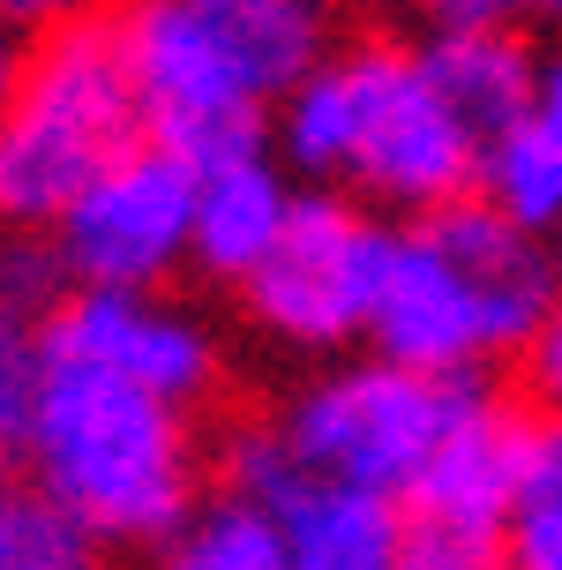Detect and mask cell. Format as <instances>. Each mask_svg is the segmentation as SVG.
<instances>
[{
	"mask_svg": "<svg viewBox=\"0 0 562 570\" xmlns=\"http://www.w3.org/2000/svg\"><path fill=\"white\" fill-rule=\"evenodd\" d=\"M270 142L300 180L397 218L473 203L487 173V142L443 98L427 53L391 38L331 46L278 106Z\"/></svg>",
	"mask_w": 562,
	"mask_h": 570,
	"instance_id": "obj_1",
	"label": "cell"
},
{
	"mask_svg": "<svg viewBox=\"0 0 562 570\" xmlns=\"http://www.w3.org/2000/svg\"><path fill=\"white\" fill-rule=\"evenodd\" d=\"M112 30L142 136L203 173L270 150L278 106L331 53V0H128Z\"/></svg>",
	"mask_w": 562,
	"mask_h": 570,
	"instance_id": "obj_2",
	"label": "cell"
},
{
	"mask_svg": "<svg viewBox=\"0 0 562 570\" xmlns=\"http://www.w3.org/2000/svg\"><path fill=\"white\" fill-rule=\"evenodd\" d=\"M23 481L83 518L106 548H166L210 503L196 413L90 361H68L46 338L23 428Z\"/></svg>",
	"mask_w": 562,
	"mask_h": 570,
	"instance_id": "obj_3",
	"label": "cell"
},
{
	"mask_svg": "<svg viewBox=\"0 0 562 570\" xmlns=\"http://www.w3.org/2000/svg\"><path fill=\"white\" fill-rule=\"evenodd\" d=\"M562 293V256L548 233L510 226L487 196L450 203L435 218H405L391 233L367 353L397 368L480 383L510 353L540 338Z\"/></svg>",
	"mask_w": 562,
	"mask_h": 570,
	"instance_id": "obj_4",
	"label": "cell"
},
{
	"mask_svg": "<svg viewBox=\"0 0 562 570\" xmlns=\"http://www.w3.org/2000/svg\"><path fill=\"white\" fill-rule=\"evenodd\" d=\"M142 142V98L120 30L98 23L30 38L23 83L0 120V226L53 233L68 203Z\"/></svg>",
	"mask_w": 562,
	"mask_h": 570,
	"instance_id": "obj_5",
	"label": "cell"
},
{
	"mask_svg": "<svg viewBox=\"0 0 562 570\" xmlns=\"http://www.w3.org/2000/svg\"><path fill=\"white\" fill-rule=\"evenodd\" d=\"M457 399H465V383H450V375H421L383 353H361V361H331L323 375H308L300 399L285 405L278 435L315 481L367 488L405 511Z\"/></svg>",
	"mask_w": 562,
	"mask_h": 570,
	"instance_id": "obj_6",
	"label": "cell"
},
{
	"mask_svg": "<svg viewBox=\"0 0 562 570\" xmlns=\"http://www.w3.org/2000/svg\"><path fill=\"white\" fill-rule=\"evenodd\" d=\"M391 233L397 226H383L367 203L337 196V188H300L293 226L278 233V248L240 285L248 323L270 345L308 353V361H337L345 345H367Z\"/></svg>",
	"mask_w": 562,
	"mask_h": 570,
	"instance_id": "obj_7",
	"label": "cell"
},
{
	"mask_svg": "<svg viewBox=\"0 0 562 570\" xmlns=\"http://www.w3.org/2000/svg\"><path fill=\"white\" fill-rule=\"evenodd\" d=\"M196 188L203 173L180 150L142 136L53 226L68 293H166L196 263Z\"/></svg>",
	"mask_w": 562,
	"mask_h": 570,
	"instance_id": "obj_8",
	"label": "cell"
},
{
	"mask_svg": "<svg viewBox=\"0 0 562 570\" xmlns=\"http://www.w3.org/2000/svg\"><path fill=\"white\" fill-rule=\"evenodd\" d=\"M225 495H240L278 525L285 570H397L413 518L391 495L367 488H337L315 481L300 458L285 451L278 428H240L218 458Z\"/></svg>",
	"mask_w": 562,
	"mask_h": 570,
	"instance_id": "obj_9",
	"label": "cell"
},
{
	"mask_svg": "<svg viewBox=\"0 0 562 570\" xmlns=\"http://www.w3.org/2000/svg\"><path fill=\"white\" fill-rule=\"evenodd\" d=\"M38 338L68 353V361H90V368L120 375L136 391H158V399L188 405L196 413L218 383V338L196 308H180L172 293H68Z\"/></svg>",
	"mask_w": 562,
	"mask_h": 570,
	"instance_id": "obj_10",
	"label": "cell"
},
{
	"mask_svg": "<svg viewBox=\"0 0 562 570\" xmlns=\"http://www.w3.org/2000/svg\"><path fill=\"white\" fill-rule=\"evenodd\" d=\"M525 451H533V421L503 391L465 383V399L450 413L427 473L405 495V518L413 525H457V533H503V511H510V495H517Z\"/></svg>",
	"mask_w": 562,
	"mask_h": 570,
	"instance_id": "obj_11",
	"label": "cell"
},
{
	"mask_svg": "<svg viewBox=\"0 0 562 570\" xmlns=\"http://www.w3.org/2000/svg\"><path fill=\"white\" fill-rule=\"evenodd\" d=\"M293 166L278 150H248V158H225V166H203L196 188V271L218 285L255 278V263L278 248V233L293 226Z\"/></svg>",
	"mask_w": 562,
	"mask_h": 570,
	"instance_id": "obj_12",
	"label": "cell"
},
{
	"mask_svg": "<svg viewBox=\"0 0 562 570\" xmlns=\"http://www.w3.org/2000/svg\"><path fill=\"white\" fill-rule=\"evenodd\" d=\"M480 196L495 203L510 226L548 233V240L562 233V53L540 60L533 98L495 136L487 173H480Z\"/></svg>",
	"mask_w": 562,
	"mask_h": 570,
	"instance_id": "obj_13",
	"label": "cell"
},
{
	"mask_svg": "<svg viewBox=\"0 0 562 570\" xmlns=\"http://www.w3.org/2000/svg\"><path fill=\"white\" fill-rule=\"evenodd\" d=\"M421 53H427V68H435L443 98L473 120V136L495 150V136L517 120V106L533 98V76H540V60L525 53V38H517V30H480V23H435L421 38Z\"/></svg>",
	"mask_w": 562,
	"mask_h": 570,
	"instance_id": "obj_14",
	"label": "cell"
},
{
	"mask_svg": "<svg viewBox=\"0 0 562 570\" xmlns=\"http://www.w3.org/2000/svg\"><path fill=\"white\" fill-rule=\"evenodd\" d=\"M112 548L38 481H0V570H106Z\"/></svg>",
	"mask_w": 562,
	"mask_h": 570,
	"instance_id": "obj_15",
	"label": "cell"
},
{
	"mask_svg": "<svg viewBox=\"0 0 562 570\" xmlns=\"http://www.w3.org/2000/svg\"><path fill=\"white\" fill-rule=\"evenodd\" d=\"M150 570H285V548L255 503L218 488L166 548H150Z\"/></svg>",
	"mask_w": 562,
	"mask_h": 570,
	"instance_id": "obj_16",
	"label": "cell"
},
{
	"mask_svg": "<svg viewBox=\"0 0 562 570\" xmlns=\"http://www.w3.org/2000/svg\"><path fill=\"white\" fill-rule=\"evenodd\" d=\"M503 556L510 570H562V428L540 421L533 451H525V473H517V495L503 511Z\"/></svg>",
	"mask_w": 562,
	"mask_h": 570,
	"instance_id": "obj_17",
	"label": "cell"
},
{
	"mask_svg": "<svg viewBox=\"0 0 562 570\" xmlns=\"http://www.w3.org/2000/svg\"><path fill=\"white\" fill-rule=\"evenodd\" d=\"M60 301H68V271H60L53 233L0 226V315H16V323H38V331H46V315H53Z\"/></svg>",
	"mask_w": 562,
	"mask_h": 570,
	"instance_id": "obj_18",
	"label": "cell"
},
{
	"mask_svg": "<svg viewBox=\"0 0 562 570\" xmlns=\"http://www.w3.org/2000/svg\"><path fill=\"white\" fill-rule=\"evenodd\" d=\"M30 391H38V323L0 315V481H8V465L23 458Z\"/></svg>",
	"mask_w": 562,
	"mask_h": 570,
	"instance_id": "obj_19",
	"label": "cell"
},
{
	"mask_svg": "<svg viewBox=\"0 0 562 570\" xmlns=\"http://www.w3.org/2000/svg\"><path fill=\"white\" fill-rule=\"evenodd\" d=\"M397 570H510L495 533H457V525H413Z\"/></svg>",
	"mask_w": 562,
	"mask_h": 570,
	"instance_id": "obj_20",
	"label": "cell"
},
{
	"mask_svg": "<svg viewBox=\"0 0 562 570\" xmlns=\"http://www.w3.org/2000/svg\"><path fill=\"white\" fill-rule=\"evenodd\" d=\"M435 23H480V30H525V23H555L562 0H427Z\"/></svg>",
	"mask_w": 562,
	"mask_h": 570,
	"instance_id": "obj_21",
	"label": "cell"
},
{
	"mask_svg": "<svg viewBox=\"0 0 562 570\" xmlns=\"http://www.w3.org/2000/svg\"><path fill=\"white\" fill-rule=\"evenodd\" d=\"M106 0H0V23L16 38H53V30H76V23H98Z\"/></svg>",
	"mask_w": 562,
	"mask_h": 570,
	"instance_id": "obj_22",
	"label": "cell"
},
{
	"mask_svg": "<svg viewBox=\"0 0 562 570\" xmlns=\"http://www.w3.org/2000/svg\"><path fill=\"white\" fill-rule=\"evenodd\" d=\"M525 375H533L540 413L562 428V293H555V308H548V323H540V338L525 345Z\"/></svg>",
	"mask_w": 562,
	"mask_h": 570,
	"instance_id": "obj_23",
	"label": "cell"
},
{
	"mask_svg": "<svg viewBox=\"0 0 562 570\" xmlns=\"http://www.w3.org/2000/svg\"><path fill=\"white\" fill-rule=\"evenodd\" d=\"M23 38H16V30L0 23V120H8V98H16V83H23Z\"/></svg>",
	"mask_w": 562,
	"mask_h": 570,
	"instance_id": "obj_24",
	"label": "cell"
},
{
	"mask_svg": "<svg viewBox=\"0 0 562 570\" xmlns=\"http://www.w3.org/2000/svg\"><path fill=\"white\" fill-rule=\"evenodd\" d=\"M555 256H562V233H555Z\"/></svg>",
	"mask_w": 562,
	"mask_h": 570,
	"instance_id": "obj_25",
	"label": "cell"
}]
</instances>
